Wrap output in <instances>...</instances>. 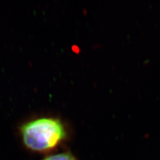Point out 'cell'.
<instances>
[{
  "mask_svg": "<svg viewBox=\"0 0 160 160\" xmlns=\"http://www.w3.org/2000/svg\"><path fill=\"white\" fill-rule=\"evenodd\" d=\"M19 133L23 144L34 152L47 153L57 148L67 136L63 123L53 118H40L22 124Z\"/></svg>",
  "mask_w": 160,
  "mask_h": 160,
  "instance_id": "obj_1",
  "label": "cell"
},
{
  "mask_svg": "<svg viewBox=\"0 0 160 160\" xmlns=\"http://www.w3.org/2000/svg\"><path fill=\"white\" fill-rule=\"evenodd\" d=\"M42 160H77L72 153L70 152H62L53 154L45 158Z\"/></svg>",
  "mask_w": 160,
  "mask_h": 160,
  "instance_id": "obj_2",
  "label": "cell"
}]
</instances>
